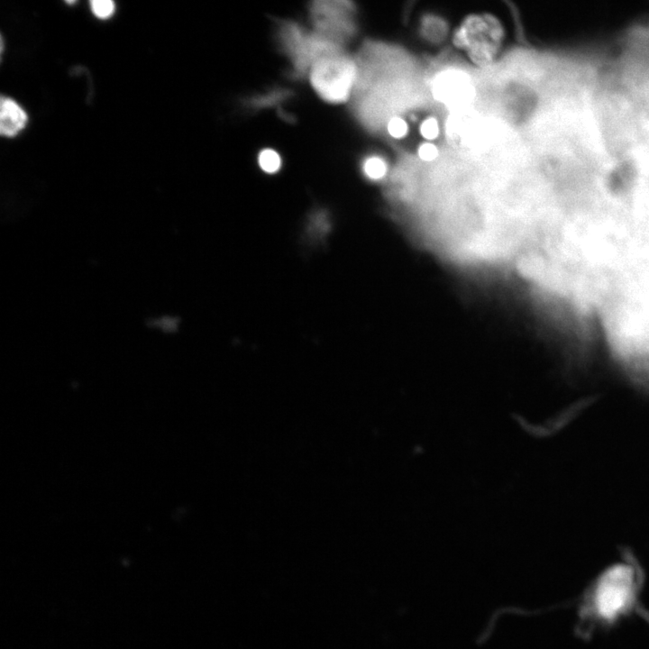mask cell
Listing matches in <instances>:
<instances>
[{
    "instance_id": "6da1fadb",
    "label": "cell",
    "mask_w": 649,
    "mask_h": 649,
    "mask_svg": "<svg viewBox=\"0 0 649 649\" xmlns=\"http://www.w3.org/2000/svg\"><path fill=\"white\" fill-rule=\"evenodd\" d=\"M639 585V573L633 564L621 562L606 570L585 595L580 609L583 625H610L632 612Z\"/></svg>"
},
{
    "instance_id": "7a4b0ae2",
    "label": "cell",
    "mask_w": 649,
    "mask_h": 649,
    "mask_svg": "<svg viewBox=\"0 0 649 649\" xmlns=\"http://www.w3.org/2000/svg\"><path fill=\"white\" fill-rule=\"evenodd\" d=\"M356 69L348 57L334 53L319 59L311 69V83L325 101H345L352 90Z\"/></svg>"
},
{
    "instance_id": "3957f363",
    "label": "cell",
    "mask_w": 649,
    "mask_h": 649,
    "mask_svg": "<svg viewBox=\"0 0 649 649\" xmlns=\"http://www.w3.org/2000/svg\"><path fill=\"white\" fill-rule=\"evenodd\" d=\"M434 97L455 110L466 108L474 96L471 77L463 70L450 69L441 71L433 81Z\"/></svg>"
},
{
    "instance_id": "277c9868",
    "label": "cell",
    "mask_w": 649,
    "mask_h": 649,
    "mask_svg": "<svg viewBox=\"0 0 649 649\" xmlns=\"http://www.w3.org/2000/svg\"><path fill=\"white\" fill-rule=\"evenodd\" d=\"M25 111L12 98L2 96L0 100V133L5 137H14L26 125Z\"/></svg>"
},
{
    "instance_id": "5b68a950",
    "label": "cell",
    "mask_w": 649,
    "mask_h": 649,
    "mask_svg": "<svg viewBox=\"0 0 649 649\" xmlns=\"http://www.w3.org/2000/svg\"><path fill=\"white\" fill-rule=\"evenodd\" d=\"M259 164L265 172L275 173L280 168L281 160L274 150L265 149L259 155Z\"/></svg>"
},
{
    "instance_id": "8992f818",
    "label": "cell",
    "mask_w": 649,
    "mask_h": 649,
    "mask_svg": "<svg viewBox=\"0 0 649 649\" xmlns=\"http://www.w3.org/2000/svg\"><path fill=\"white\" fill-rule=\"evenodd\" d=\"M363 170L370 178L379 179L386 174L387 165L381 158L373 156L365 160Z\"/></svg>"
},
{
    "instance_id": "52a82bcc",
    "label": "cell",
    "mask_w": 649,
    "mask_h": 649,
    "mask_svg": "<svg viewBox=\"0 0 649 649\" xmlns=\"http://www.w3.org/2000/svg\"><path fill=\"white\" fill-rule=\"evenodd\" d=\"M90 8L96 17L105 20L114 14L115 4L111 0H92Z\"/></svg>"
},
{
    "instance_id": "ba28073f",
    "label": "cell",
    "mask_w": 649,
    "mask_h": 649,
    "mask_svg": "<svg viewBox=\"0 0 649 649\" xmlns=\"http://www.w3.org/2000/svg\"><path fill=\"white\" fill-rule=\"evenodd\" d=\"M388 131L393 138L399 139L407 134V124L403 119L399 117H393L388 122Z\"/></svg>"
},
{
    "instance_id": "9c48e42d",
    "label": "cell",
    "mask_w": 649,
    "mask_h": 649,
    "mask_svg": "<svg viewBox=\"0 0 649 649\" xmlns=\"http://www.w3.org/2000/svg\"><path fill=\"white\" fill-rule=\"evenodd\" d=\"M422 136L427 140L435 139L439 133V126L436 119L430 117L423 122L420 126Z\"/></svg>"
},
{
    "instance_id": "30bf717a",
    "label": "cell",
    "mask_w": 649,
    "mask_h": 649,
    "mask_svg": "<svg viewBox=\"0 0 649 649\" xmlns=\"http://www.w3.org/2000/svg\"><path fill=\"white\" fill-rule=\"evenodd\" d=\"M418 155L423 160L431 161L437 157L438 150L432 143H424L418 149Z\"/></svg>"
}]
</instances>
